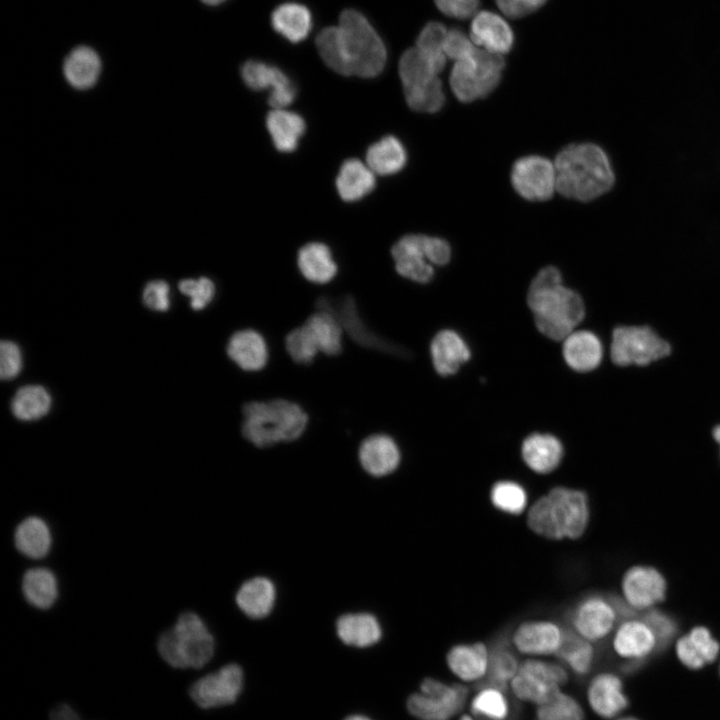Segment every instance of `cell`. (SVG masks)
<instances>
[{
    "label": "cell",
    "instance_id": "obj_32",
    "mask_svg": "<svg viewBox=\"0 0 720 720\" xmlns=\"http://www.w3.org/2000/svg\"><path fill=\"white\" fill-rule=\"evenodd\" d=\"M273 29L286 40L298 43L307 38L313 21L310 10L296 2L281 4L272 12Z\"/></svg>",
    "mask_w": 720,
    "mask_h": 720
},
{
    "label": "cell",
    "instance_id": "obj_14",
    "mask_svg": "<svg viewBox=\"0 0 720 720\" xmlns=\"http://www.w3.org/2000/svg\"><path fill=\"white\" fill-rule=\"evenodd\" d=\"M511 181L523 198L530 201L548 200L556 188L555 166L540 156L520 158L513 165Z\"/></svg>",
    "mask_w": 720,
    "mask_h": 720
},
{
    "label": "cell",
    "instance_id": "obj_13",
    "mask_svg": "<svg viewBox=\"0 0 720 720\" xmlns=\"http://www.w3.org/2000/svg\"><path fill=\"white\" fill-rule=\"evenodd\" d=\"M243 680L242 668L238 664L230 663L194 682L189 694L201 708L225 706L236 701L242 691Z\"/></svg>",
    "mask_w": 720,
    "mask_h": 720
},
{
    "label": "cell",
    "instance_id": "obj_50",
    "mask_svg": "<svg viewBox=\"0 0 720 720\" xmlns=\"http://www.w3.org/2000/svg\"><path fill=\"white\" fill-rule=\"evenodd\" d=\"M22 369V355L18 345L3 340L0 343V377L2 380L15 378Z\"/></svg>",
    "mask_w": 720,
    "mask_h": 720
},
{
    "label": "cell",
    "instance_id": "obj_21",
    "mask_svg": "<svg viewBox=\"0 0 720 720\" xmlns=\"http://www.w3.org/2000/svg\"><path fill=\"white\" fill-rule=\"evenodd\" d=\"M614 652L626 662L643 663L658 650L656 636L641 617L622 620L612 638Z\"/></svg>",
    "mask_w": 720,
    "mask_h": 720
},
{
    "label": "cell",
    "instance_id": "obj_42",
    "mask_svg": "<svg viewBox=\"0 0 720 720\" xmlns=\"http://www.w3.org/2000/svg\"><path fill=\"white\" fill-rule=\"evenodd\" d=\"M489 498L496 510L509 515H519L528 506L526 489L514 480L495 482L490 489Z\"/></svg>",
    "mask_w": 720,
    "mask_h": 720
},
{
    "label": "cell",
    "instance_id": "obj_56",
    "mask_svg": "<svg viewBox=\"0 0 720 720\" xmlns=\"http://www.w3.org/2000/svg\"><path fill=\"white\" fill-rule=\"evenodd\" d=\"M711 436H712L713 440L719 446V456H720V423H717L716 425H714L712 427Z\"/></svg>",
    "mask_w": 720,
    "mask_h": 720
},
{
    "label": "cell",
    "instance_id": "obj_33",
    "mask_svg": "<svg viewBox=\"0 0 720 720\" xmlns=\"http://www.w3.org/2000/svg\"><path fill=\"white\" fill-rule=\"evenodd\" d=\"M14 544L17 550L28 558L45 557L52 545V535L48 524L40 517L25 518L15 530Z\"/></svg>",
    "mask_w": 720,
    "mask_h": 720
},
{
    "label": "cell",
    "instance_id": "obj_51",
    "mask_svg": "<svg viewBox=\"0 0 720 720\" xmlns=\"http://www.w3.org/2000/svg\"><path fill=\"white\" fill-rule=\"evenodd\" d=\"M443 49L445 55L455 62L470 57L476 50L465 33L458 28L448 30Z\"/></svg>",
    "mask_w": 720,
    "mask_h": 720
},
{
    "label": "cell",
    "instance_id": "obj_37",
    "mask_svg": "<svg viewBox=\"0 0 720 720\" xmlns=\"http://www.w3.org/2000/svg\"><path fill=\"white\" fill-rule=\"evenodd\" d=\"M303 324L310 330L321 354L334 357L343 352L344 332L332 314L315 311Z\"/></svg>",
    "mask_w": 720,
    "mask_h": 720
},
{
    "label": "cell",
    "instance_id": "obj_57",
    "mask_svg": "<svg viewBox=\"0 0 720 720\" xmlns=\"http://www.w3.org/2000/svg\"><path fill=\"white\" fill-rule=\"evenodd\" d=\"M344 720H371V719L364 715L355 714V715H351V716L347 717Z\"/></svg>",
    "mask_w": 720,
    "mask_h": 720
},
{
    "label": "cell",
    "instance_id": "obj_26",
    "mask_svg": "<svg viewBox=\"0 0 720 720\" xmlns=\"http://www.w3.org/2000/svg\"><path fill=\"white\" fill-rule=\"evenodd\" d=\"M339 640L351 647L368 648L377 644L383 636V628L376 615L367 611L341 614L335 622Z\"/></svg>",
    "mask_w": 720,
    "mask_h": 720
},
{
    "label": "cell",
    "instance_id": "obj_44",
    "mask_svg": "<svg viewBox=\"0 0 720 720\" xmlns=\"http://www.w3.org/2000/svg\"><path fill=\"white\" fill-rule=\"evenodd\" d=\"M448 30L439 22H429L417 37V50L430 62L434 69L440 73L446 64L444 42Z\"/></svg>",
    "mask_w": 720,
    "mask_h": 720
},
{
    "label": "cell",
    "instance_id": "obj_61",
    "mask_svg": "<svg viewBox=\"0 0 720 720\" xmlns=\"http://www.w3.org/2000/svg\"><path fill=\"white\" fill-rule=\"evenodd\" d=\"M719 676H720V664H719Z\"/></svg>",
    "mask_w": 720,
    "mask_h": 720
},
{
    "label": "cell",
    "instance_id": "obj_19",
    "mask_svg": "<svg viewBox=\"0 0 720 720\" xmlns=\"http://www.w3.org/2000/svg\"><path fill=\"white\" fill-rule=\"evenodd\" d=\"M245 84L252 90H270L268 104L272 109L290 105L296 95L295 86L279 68L258 60H249L241 68Z\"/></svg>",
    "mask_w": 720,
    "mask_h": 720
},
{
    "label": "cell",
    "instance_id": "obj_24",
    "mask_svg": "<svg viewBox=\"0 0 720 720\" xmlns=\"http://www.w3.org/2000/svg\"><path fill=\"white\" fill-rule=\"evenodd\" d=\"M675 653L684 667L698 671L718 659L720 643L707 627L695 626L677 639Z\"/></svg>",
    "mask_w": 720,
    "mask_h": 720
},
{
    "label": "cell",
    "instance_id": "obj_4",
    "mask_svg": "<svg viewBox=\"0 0 720 720\" xmlns=\"http://www.w3.org/2000/svg\"><path fill=\"white\" fill-rule=\"evenodd\" d=\"M527 525L548 540H577L587 530L590 504L586 492L555 486L540 496L527 511Z\"/></svg>",
    "mask_w": 720,
    "mask_h": 720
},
{
    "label": "cell",
    "instance_id": "obj_6",
    "mask_svg": "<svg viewBox=\"0 0 720 720\" xmlns=\"http://www.w3.org/2000/svg\"><path fill=\"white\" fill-rule=\"evenodd\" d=\"M157 648L170 666L199 669L212 659L215 640L200 616L185 612L173 628L160 635Z\"/></svg>",
    "mask_w": 720,
    "mask_h": 720
},
{
    "label": "cell",
    "instance_id": "obj_59",
    "mask_svg": "<svg viewBox=\"0 0 720 720\" xmlns=\"http://www.w3.org/2000/svg\"><path fill=\"white\" fill-rule=\"evenodd\" d=\"M614 720H641V719H639V718H637V717H635V716H631V715H626V716H623V715H622V716H620V717H618V718H616V719H614Z\"/></svg>",
    "mask_w": 720,
    "mask_h": 720
},
{
    "label": "cell",
    "instance_id": "obj_2",
    "mask_svg": "<svg viewBox=\"0 0 720 720\" xmlns=\"http://www.w3.org/2000/svg\"><path fill=\"white\" fill-rule=\"evenodd\" d=\"M527 303L534 314L538 330L550 339L560 341L570 335L585 317L581 296L562 284L560 271L547 266L531 282Z\"/></svg>",
    "mask_w": 720,
    "mask_h": 720
},
{
    "label": "cell",
    "instance_id": "obj_38",
    "mask_svg": "<svg viewBox=\"0 0 720 720\" xmlns=\"http://www.w3.org/2000/svg\"><path fill=\"white\" fill-rule=\"evenodd\" d=\"M22 593L32 606L48 609L58 597L56 576L51 570L44 567L29 569L22 578Z\"/></svg>",
    "mask_w": 720,
    "mask_h": 720
},
{
    "label": "cell",
    "instance_id": "obj_23",
    "mask_svg": "<svg viewBox=\"0 0 720 720\" xmlns=\"http://www.w3.org/2000/svg\"><path fill=\"white\" fill-rule=\"evenodd\" d=\"M235 604L240 612L252 620L268 617L277 601V588L271 578L254 575L244 580L235 593Z\"/></svg>",
    "mask_w": 720,
    "mask_h": 720
},
{
    "label": "cell",
    "instance_id": "obj_55",
    "mask_svg": "<svg viewBox=\"0 0 720 720\" xmlns=\"http://www.w3.org/2000/svg\"><path fill=\"white\" fill-rule=\"evenodd\" d=\"M50 720H81L68 704H59L50 713Z\"/></svg>",
    "mask_w": 720,
    "mask_h": 720
},
{
    "label": "cell",
    "instance_id": "obj_7",
    "mask_svg": "<svg viewBox=\"0 0 720 720\" xmlns=\"http://www.w3.org/2000/svg\"><path fill=\"white\" fill-rule=\"evenodd\" d=\"M611 362L621 368H646L670 357L671 342L647 323L615 326L610 340Z\"/></svg>",
    "mask_w": 720,
    "mask_h": 720
},
{
    "label": "cell",
    "instance_id": "obj_3",
    "mask_svg": "<svg viewBox=\"0 0 720 720\" xmlns=\"http://www.w3.org/2000/svg\"><path fill=\"white\" fill-rule=\"evenodd\" d=\"M556 189L565 197L591 201L607 193L615 173L606 152L593 143L572 144L556 157Z\"/></svg>",
    "mask_w": 720,
    "mask_h": 720
},
{
    "label": "cell",
    "instance_id": "obj_8",
    "mask_svg": "<svg viewBox=\"0 0 720 720\" xmlns=\"http://www.w3.org/2000/svg\"><path fill=\"white\" fill-rule=\"evenodd\" d=\"M438 74L416 47L402 54L399 76L410 108L427 113H435L442 108L445 96Z\"/></svg>",
    "mask_w": 720,
    "mask_h": 720
},
{
    "label": "cell",
    "instance_id": "obj_40",
    "mask_svg": "<svg viewBox=\"0 0 720 720\" xmlns=\"http://www.w3.org/2000/svg\"><path fill=\"white\" fill-rule=\"evenodd\" d=\"M556 657L572 673L585 676L594 665L595 650L593 643L569 628L565 630L564 640Z\"/></svg>",
    "mask_w": 720,
    "mask_h": 720
},
{
    "label": "cell",
    "instance_id": "obj_31",
    "mask_svg": "<svg viewBox=\"0 0 720 720\" xmlns=\"http://www.w3.org/2000/svg\"><path fill=\"white\" fill-rule=\"evenodd\" d=\"M430 354L438 374L449 376L469 360L470 349L464 339L455 331H439L431 341Z\"/></svg>",
    "mask_w": 720,
    "mask_h": 720
},
{
    "label": "cell",
    "instance_id": "obj_30",
    "mask_svg": "<svg viewBox=\"0 0 720 720\" xmlns=\"http://www.w3.org/2000/svg\"><path fill=\"white\" fill-rule=\"evenodd\" d=\"M563 454L560 440L551 434H531L521 445L525 465L537 474L553 472L560 465Z\"/></svg>",
    "mask_w": 720,
    "mask_h": 720
},
{
    "label": "cell",
    "instance_id": "obj_12",
    "mask_svg": "<svg viewBox=\"0 0 720 720\" xmlns=\"http://www.w3.org/2000/svg\"><path fill=\"white\" fill-rule=\"evenodd\" d=\"M620 620L614 596L590 594L578 601L569 616L571 629L591 643L605 639Z\"/></svg>",
    "mask_w": 720,
    "mask_h": 720
},
{
    "label": "cell",
    "instance_id": "obj_39",
    "mask_svg": "<svg viewBox=\"0 0 720 720\" xmlns=\"http://www.w3.org/2000/svg\"><path fill=\"white\" fill-rule=\"evenodd\" d=\"M407 154L402 143L394 136H386L372 144L366 153V164L379 175L399 172L406 164Z\"/></svg>",
    "mask_w": 720,
    "mask_h": 720
},
{
    "label": "cell",
    "instance_id": "obj_25",
    "mask_svg": "<svg viewBox=\"0 0 720 720\" xmlns=\"http://www.w3.org/2000/svg\"><path fill=\"white\" fill-rule=\"evenodd\" d=\"M490 649L482 642L460 643L446 654L449 671L461 682L474 683L485 679L489 667Z\"/></svg>",
    "mask_w": 720,
    "mask_h": 720
},
{
    "label": "cell",
    "instance_id": "obj_45",
    "mask_svg": "<svg viewBox=\"0 0 720 720\" xmlns=\"http://www.w3.org/2000/svg\"><path fill=\"white\" fill-rule=\"evenodd\" d=\"M471 713L489 720H505L510 712L509 702L504 690L485 686L480 689L470 702Z\"/></svg>",
    "mask_w": 720,
    "mask_h": 720
},
{
    "label": "cell",
    "instance_id": "obj_48",
    "mask_svg": "<svg viewBox=\"0 0 720 720\" xmlns=\"http://www.w3.org/2000/svg\"><path fill=\"white\" fill-rule=\"evenodd\" d=\"M180 292L190 298V307L194 311L205 309L216 296V285L208 277L184 279L178 284Z\"/></svg>",
    "mask_w": 720,
    "mask_h": 720
},
{
    "label": "cell",
    "instance_id": "obj_58",
    "mask_svg": "<svg viewBox=\"0 0 720 720\" xmlns=\"http://www.w3.org/2000/svg\"><path fill=\"white\" fill-rule=\"evenodd\" d=\"M201 1L207 5L215 6V5H219V4L223 3L226 0H201Z\"/></svg>",
    "mask_w": 720,
    "mask_h": 720
},
{
    "label": "cell",
    "instance_id": "obj_20",
    "mask_svg": "<svg viewBox=\"0 0 720 720\" xmlns=\"http://www.w3.org/2000/svg\"><path fill=\"white\" fill-rule=\"evenodd\" d=\"M586 700L591 711L605 720L622 716L630 703L621 677L608 671L600 672L590 679Z\"/></svg>",
    "mask_w": 720,
    "mask_h": 720
},
{
    "label": "cell",
    "instance_id": "obj_27",
    "mask_svg": "<svg viewBox=\"0 0 720 720\" xmlns=\"http://www.w3.org/2000/svg\"><path fill=\"white\" fill-rule=\"evenodd\" d=\"M470 36L474 43L495 54L508 53L514 43L511 27L499 15L481 11L474 17Z\"/></svg>",
    "mask_w": 720,
    "mask_h": 720
},
{
    "label": "cell",
    "instance_id": "obj_5",
    "mask_svg": "<svg viewBox=\"0 0 720 720\" xmlns=\"http://www.w3.org/2000/svg\"><path fill=\"white\" fill-rule=\"evenodd\" d=\"M241 435L258 449H270L299 440L305 433L308 413L284 398L249 401L242 405Z\"/></svg>",
    "mask_w": 720,
    "mask_h": 720
},
{
    "label": "cell",
    "instance_id": "obj_49",
    "mask_svg": "<svg viewBox=\"0 0 720 720\" xmlns=\"http://www.w3.org/2000/svg\"><path fill=\"white\" fill-rule=\"evenodd\" d=\"M642 618L654 632L658 650L666 648L674 639L678 630L675 620L668 614L654 608L646 610Z\"/></svg>",
    "mask_w": 720,
    "mask_h": 720
},
{
    "label": "cell",
    "instance_id": "obj_53",
    "mask_svg": "<svg viewBox=\"0 0 720 720\" xmlns=\"http://www.w3.org/2000/svg\"><path fill=\"white\" fill-rule=\"evenodd\" d=\"M438 9L448 17L468 19L476 14L480 0H434Z\"/></svg>",
    "mask_w": 720,
    "mask_h": 720
},
{
    "label": "cell",
    "instance_id": "obj_18",
    "mask_svg": "<svg viewBox=\"0 0 720 720\" xmlns=\"http://www.w3.org/2000/svg\"><path fill=\"white\" fill-rule=\"evenodd\" d=\"M667 583L654 567L638 565L629 568L622 579L624 600L634 610H648L665 599Z\"/></svg>",
    "mask_w": 720,
    "mask_h": 720
},
{
    "label": "cell",
    "instance_id": "obj_29",
    "mask_svg": "<svg viewBox=\"0 0 720 720\" xmlns=\"http://www.w3.org/2000/svg\"><path fill=\"white\" fill-rule=\"evenodd\" d=\"M296 262L301 277L311 284L327 285L338 274V265L330 248L321 242L302 246L298 250Z\"/></svg>",
    "mask_w": 720,
    "mask_h": 720
},
{
    "label": "cell",
    "instance_id": "obj_34",
    "mask_svg": "<svg viewBox=\"0 0 720 720\" xmlns=\"http://www.w3.org/2000/svg\"><path fill=\"white\" fill-rule=\"evenodd\" d=\"M63 71L71 86L87 89L96 83L101 71V61L92 48L79 46L67 55Z\"/></svg>",
    "mask_w": 720,
    "mask_h": 720
},
{
    "label": "cell",
    "instance_id": "obj_54",
    "mask_svg": "<svg viewBox=\"0 0 720 720\" xmlns=\"http://www.w3.org/2000/svg\"><path fill=\"white\" fill-rule=\"evenodd\" d=\"M547 0H495L499 9L510 18H520L541 8Z\"/></svg>",
    "mask_w": 720,
    "mask_h": 720
},
{
    "label": "cell",
    "instance_id": "obj_41",
    "mask_svg": "<svg viewBox=\"0 0 720 720\" xmlns=\"http://www.w3.org/2000/svg\"><path fill=\"white\" fill-rule=\"evenodd\" d=\"M10 407L13 415L19 420H38L49 412L51 397L40 385H26L16 391Z\"/></svg>",
    "mask_w": 720,
    "mask_h": 720
},
{
    "label": "cell",
    "instance_id": "obj_52",
    "mask_svg": "<svg viewBox=\"0 0 720 720\" xmlns=\"http://www.w3.org/2000/svg\"><path fill=\"white\" fill-rule=\"evenodd\" d=\"M169 290V285L163 280L150 281L143 290L145 306L154 311H167L170 307Z\"/></svg>",
    "mask_w": 720,
    "mask_h": 720
},
{
    "label": "cell",
    "instance_id": "obj_10",
    "mask_svg": "<svg viewBox=\"0 0 720 720\" xmlns=\"http://www.w3.org/2000/svg\"><path fill=\"white\" fill-rule=\"evenodd\" d=\"M568 678L561 662L527 658L520 662L509 688L516 699L539 706L563 690Z\"/></svg>",
    "mask_w": 720,
    "mask_h": 720
},
{
    "label": "cell",
    "instance_id": "obj_9",
    "mask_svg": "<svg viewBox=\"0 0 720 720\" xmlns=\"http://www.w3.org/2000/svg\"><path fill=\"white\" fill-rule=\"evenodd\" d=\"M505 61L500 54L477 49L468 58L455 62L450 86L462 102H471L488 95L498 85Z\"/></svg>",
    "mask_w": 720,
    "mask_h": 720
},
{
    "label": "cell",
    "instance_id": "obj_11",
    "mask_svg": "<svg viewBox=\"0 0 720 720\" xmlns=\"http://www.w3.org/2000/svg\"><path fill=\"white\" fill-rule=\"evenodd\" d=\"M468 699L462 684H447L435 678L422 680L419 691L407 699L408 712L418 720H452Z\"/></svg>",
    "mask_w": 720,
    "mask_h": 720
},
{
    "label": "cell",
    "instance_id": "obj_15",
    "mask_svg": "<svg viewBox=\"0 0 720 720\" xmlns=\"http://www.w3.org/2000/svg\"><path fill=\"white\" fill-rule=\"evenodd\" d=\"M565 630L551 620H527L514 629L511 644L518 653L528 658L556 656L563 643Z\"/></svg>",
    "mask_w": 720,
    "mask_h": 720
},
{
    "label": "cell",
    "instance_id": "obj_22",
    "mask_svg": "<svg viewBox=\"0 0 720 720\" xmlns=\"http://www.w3.org/2000/svg\"><path fill=\"white\" fill-rule=\"evenodd\" d=\"M226 356L244 372L263 370L269 360V348L265 337L253 328L235 331L228 339Z\"/></svg>",
    "mask_w": 720,
    "mask_h": 720
},
{
    "label": "cell",
    "instance_id": "obj_60",
    "mask_svg": "<svg viewBox=\"0 0 720 720\" xmlns=\"http://www.w3.org/2000/svg\"><path fill=\"white\" fill-rule=\"evenodd\" d=\"M458 720H474V718L470 714L463 713L459 716Z\"/></svg>",
    "mask_w": 720,
    "mask_h": 720
},
{
    "label": "cell",
    "instance_id": "obj_47",
    "mask_svg": "<svg viewBox=\"0 0 720 720\" xmlns=\"http://www.w3.org/2000/svg\"><path fill=\"white\" fill-rule=\"evenodd\" d=\"M284 346L291 360L299 365L311 364L320 353L313 335L304 324L285 336Z\"/></svg>",
    "mask_w": 720,
    "mask_h": 720
},
{
    "label": "cell",
    "instance_id": "obj_36",
    "mask_svg": "<svg viewBox=\"0 0 720 720\" xmlns=\"http://www.w3.org/2000/svg\"><path fill=\"white\" fill-rule=\"evenodd\" d=\"M266 125L275 147L281 152L294 151L305 131L303 118L285 108L272 109L267 115Z\"/></svg>",
    "mask_w": 720,
    "mask_h": 720
},
{
    "label": "cell",
    "instance_id": "obj_35",
    "mask_svg": "<svg viewBox=\"0 0 720 720\" xmlns=\"http://www.w3.org/2000/svg\"><path fill=\"white\" fill-rule=\"evenodd\" d=\"M336 186L343 200L356 201L373 190L375 173L362 161L348 159L339 170Z\"/></svg>",
    "mask_w": 720,
    "mask_h": 720
},
{
    "label": "cell",
    "instance_id": "obj_1",
    "mask_svg": "<svg viewBox=\"0 0 720 720\" xmlns=\"http://www.w3.org/2000/svg\"><path fill=\"white\" fill-rule=\"evenodd\" d=\"M317 50L325 64L344 76L375 77L386 64L383 40L367 18L346 9L338 26L324 28L316 38Z\"/></svg>",
    "mask_w": 720,
    "mask_h": 720
},
{
    "label": "cell",
    "instance_id": "obj_28",
    "mask_svg": "<svg viewBox=\"0 0 720 720\" xmlns=\"http://www.w3.org/2000/svg\"><path fill=\"white\" fill-rule=\"evenodd\" d=\"M563 341V356L570 368L585 373L600 366L604 347L597 334L590 330L573 331Z\"/></svg>",
    "mask_w": 720,
    "mask_h": 720
},
{
    "label": "cell",
    "instance_id": "obj_46",
    "mask_svg": "<svg viewBox=\"0 0 720 720\" xmlns=\"http://www.w3.org/2000/svg\"><path fill=\"white\" fill-rule=\"evenodd\" d=\"M537 720H585L580 702L561 690L545 703L536 706Z\"/></svg>",
    "mask_w": 720,
    "mask_h": 720
},
{
    "label": "cell",
    "instance_id": "obj_17",
    "mask_svg": "<svg viewBox=\"0 0 720 720\" xmlns=\"http://www.w3.org/2000/svg\"><path fill=\"white\" fill-rule=\"evenodd\" d=\"M402 460L400 446L391 435L374 433L365 437L357 450L362 472L372 478H385L395 473Z\"/></svg>",
    "mask_w": 720,
    "mask_h": 720
},
{
    "label": "cell",
    "instance_id": "obj_43",
    "mask_svg": "<svg viewBox=\"0 0 720 720\" xmlns=\"http://www.w3.org/2000/svg\"><path fill=\"white\" fill-rule=\"evenodd\" d=\"M520 662L512 650L498 644L490 650L489 667L486 675V686H494L504 690L518 671Z\"/></svg>",
    "mask_w": 720,
    "mask_h": 720
},
{
    "label": "cell",
    "instance_id": "obj_16",
    "mask_svg": "<svg viewBox=\"0 0 720 720\" xmlns=\"http://www.w3.org/2000/svg\"><path fill=\"white\" fill-rule=\"evenodd\" d=\"M429 243L430 237L420 234H409L399 239L391 248L397 274L419 284L430 282L434 268Z\"/></svg>",
    "mask_w": 720,
    "mask_h": 720
}]
</instances>
